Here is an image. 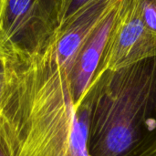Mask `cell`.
I'll use <instances>...</instances> for the list:
<instances>
[{
	"mask_svg": "<svg viewBox=\"0 0 156 156\" xmlns=\"http://www.w3.org/2000/svg\"><path fill=\"white\" fill-rule=\"evenodd\" d=\"M0 156H8V154H7L1 140H0Z\"/></svg>",
	"mask_w": 156,
	"mask_h": 156,
	"instance_id": "cell-11",
	"label": "cell"
},
{
	"mask_svg": "<svg viewBox=\"0 0 156 156\" xmlns=\"http://www.w3.org/2000/svg\"><path fill=\"white\" fill-rule=\"evenodd\" d=\"M0 104V140L8 156H90L89 103L77 107L68 74L45 52H15Z\"/></svg>",
	"mask_w": 156,
	"mask_h": 156,
	"instance_id": "cell-1",
	"label": "cell"
},
{
	"mask_svg": "<svg viewBox=\"0 0 156 156\" xmlns=\"http://www.w3.org/2000/svg\"><path fill=\"white\" fill-rule=\"evenodd\" d=\"M121 0L108 12L79 49L68 72L71 94L78 107L86 94L102 58L106 44L120 12Z\"/></svg>",
	"mask_w": 156,
	"mask_h": 156,
	"instance_id": "cell-6",
	"label": "cell"
},
{
	"mask_svg": "<svg viewBox=\"0 0 156 156\" xmlns=\"http://www.w3.org/2000/svg\"><path fill=\"white\" fill-rule=\"evenodd\" d=\"M89 103L90 156H150L156 152V57L96 75Z\"/></svg>",
	"mask_w": 156,
	"mask_h": 156,
	"instance_id": "cell-2",
	"label": "cell"
},
{
	"mask_svg": "<svg viewBox=\"0 0 156 156\" xmlns=\"http://www.w3.org/2000/svg\"><path fill=\"white\" fill-rule=\"evenodd\" d=\"M91 1L92 0H62L59 27L67 23L80 9Z\"/></svg>",
	"mask_w": 156,
	"mask_h": 156,
	"instance_id": "cell-9",
	"label": "cell"
},
{
	"mask_svg": "<svg viewBox=\"0 0 156 156\" xmlns=\"http://www.w3.org/2000/svg\"><path fill=\"white\" fill-rule=\"evenodd\" d=\"M13 55V51L0 37V104L6 87Z\"/></svg>",
	"mask_w": 156,
	"mask_h": 156,
	"instance_id": "cell-7",
	"label": "cell"
},
{
	"mask_svg": "<svg viewBox=\"0 0 156 156\" xmlns=\"http://www.w3.org/2000/svg\"><path fill=\"white\" fill-rule=\"evenodd\" d=\"M154 57L156 35L144 24L137 0H121L118 18L95 76Z\"/></svg>",
	"mask_w": 156,
	"mask_h": 156,
	"instance_id": "cell-4",
	"label": "cell"
},
{
	"mask_svg": "<svg viewBox=\"0 0 156 156\" xmlns=\"http://www.w3.org/2000/svg\"><path fill=\"white\" fill-rule=\"evenodd\" d=\"M120 0H92L58 27L43 50L68 74L81 45Z\"/></svg>",
	"mask_w": 156,
	"mask_h": 156,
	"instance_id": "cell-5",
	"label": "cell"
},
{
	"mask_svg": "<svg viewBox=\"0 0 156 156\" xmlns=\"http://www.w3.org/2000/svg\"><path fill=\"white\" fill-rule=\"evenodd\" d=\"M137 4L144 24L156 35V0H137Z\"/></svg>",
	"mask_w": 156,
	"mask_h": 156,
	"instance_id": "cell-8",
	"label": "cell"
},
{
	"mask_svg": "<svg viewBox=\"0 0 156 156\" xmlns=\"http://www.w3.org/2000/svg\"><path fill=\"white\" fill-rule=\"evenodd\" d=\"M150 156H156V152H155V153H154V154H153L152 155H150Z\"/></svg>",
	"mask_w": 156,
	"mask_h": 156,
	"instance_id": "cell-12",
	"label": "cell"
},
{
	"mask_svg": "<svg viewBox=\"0 0 156 156\" xmlns=\"http://www.w3.org/2000/svg\"><path fill=\"white\" fill-rule=\"evenodd\" d=\"M5 4H6V0H0V29H1L2 18H3L5 8Z\"/></svg>",
	"mask_w": 156,
	"mask_h": 156,
	"instance_id": "cell-10",
	"label": "cell"
},
{
	"mask_svg": "<svg viewBox=\"0 0 156 156\" xmlns=\"http://www.w3.org/2000/svg\"><path fill=\"white\" fill-rule=\"evenodd\" d=\"M60 1H61V5H62V0H60Z\"/></svg>",
	"mask_w": 156,
	"mask_h": 156,
	"instance_id": "cell-13",
	"label": "cell"
},
{
	"mask_svg": "<svg viewBox=\"0 0 156 156\" xmlns=\"http://www.w3.org/2000/svg\"><path fill=\"white\" fill-rule=\"evenodd\" d=\"M60 14V0H6L0 37L17 55H37L58 29Z\"/></svg>",
	"mask_w": 156,
	"mask_h": 156,
	"instance_id": "cell-3",
	"label": "cell"
}]
</instances>
